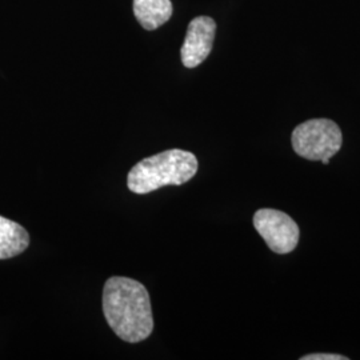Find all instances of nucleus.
Returning <instances> with one entry per match:
<instances>
[{
    "label": "nucleus",
    "instance_id": "obj_1",
    "mask_svg": "<svg viewBox=\"0 0 360 360\" xmlns=\"http://www.w3.org/2000/svg\"><path fill=\"white\" fill-rule=\"evenodd\" d=\"M104 318L122 340L139 343L154 330L151 299L147 288L138 281L114 276L103 290Z\"/></svg>",
    "mask_w": 360,
    "mask_h": 360
},
{
    "label": "nucleus",
    "instance_id": "obj_2",
    "mask_svg": "<svg viewBox=\"0 0 360 360\" xmlns=\"http://www.w3.org/2000/svg\"><path fill=\"white\" fill-rule=\"evenodd\" d=\"M198 159L190 151L167 150L143 159L129 171L127 186L138 195L153 193L165 186H181L198 172Z\"/></svg>",
    "mask_w": 360,
    "mask_h": 360
},
{
    "label": "nucleus",
    "instance_id": "obj_3",
    "mask_svg": "<svg viewBox=\"0 0 360 360\" xmlns=\"http://www.w3.org/2000/svg\"><path fill=\"white\" fill-rule=\"evenodd\" d=\"M292 148L307 160L330 163L342 148L343 136L339 126L330 119H311L292 131Z\"/></svg>",
    "mask_w": 360,
    "mask_h": 360
},
{
    "label": "nucleus",
    "instance_id": "obj_4",
    "mask_svg": "<svg viewBox=\"0 0 360 360\" xmlns=\"http://www.w3.org/2000/svg\"><path fill=\"white\" fill-rule=\"evenodd\" d=\"M254 227L275 254H290L299 243V227L285 212L272 208L257 210Z\"/></svg>",
    "mask_w": 360,
    "mask_h": 360
},
{
    "label": "nucleus",
    "instance_id": "obj_5",
    "mask_svg": "<svg viewBox=\"0 0 360 360\" xmlns=\"http://www.w3.org/2000/svg\"><path fill=\"white\" fill-rule=\"evenodd\" d=\"M215 32L217 23L212 18L198 16L191 20L180 50L184 67L195 68L206 60L212 50Z\"/></svg>",
    "mask_w": 360,
    "mask_h": 360
},
{
    "label": "nucleus",
    "instance_id": "obj_6",
    "mask_svg": "<svg viewBox=\"0 0 360 360\" xmlns=\"http://www.w3.org/2000/svg\"><path fill=\"white\" fill-rule=\"evenodd\" d=\"M28 245L30 235L26 229L10 219L0 217V260L20 255Z\"/></svg>",
    "mask_w": 360,
    "mask_h": 360
},
{
    "label": "nucleus",
    "instance_id": "obj_7",
    "mask_svg": "<svg viewBox=\"0 0 360 360\" xmlns=\"http://www.w3.org/2000/svg\"><path fill=\"white\" fill-rule=\"evenodd\" d=\"M134 13L147 31L167 23L172 15V4L169 0H134Z\"/></svg>",
    "mask_w": 360,
    "mask_h": 360
},
{
    "label": "nucleus",
    "instance_id": "obj_8",
    "mask_svg": "<svg viewBox=\"0 0 360 360\" xmlns=\"http://www.w3.org/2000/svg\"><path fill=\"white\" fill-rule=\"evenodd\" d=\"M302 360H347L346 356L342 355H336V354H311V355H306L302 356Z\"/></svg>",
    "mask_w": 360,
    "mask_h": 360
}]
</instances>
